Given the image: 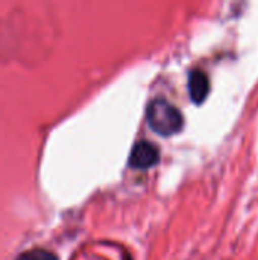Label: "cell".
Here are the masks:
<instances>
[{"instance_id": "obj_1", "label": "cell", "mask_w": 258, "mask_h": 260, "mask_svg": "<svg viewBox=\"0 0 258 260\" xmlns=\"http://www.w3.org/2000/svg\"><path fill=\"white\" fill-rule=\"evenodd\" d=\"M146 120L149 128L163 137L175 136L184 128V117L181 111L164 98H155L148 104Z\"/></svg>"}, {"instance_id": "obj_2", "label": "cell", "mask_w": 258, "mask_h": 260, "mask_svg": "<svg viewBox=\"0 0 258 260\" xmlns=\"http://www.w3.org/2000/svg\"><path fill=\"white\" fill-rule=\"evenodd\" d=\"M160 151L158 148L146 140L137 142L129 154V166L137 171H148L158 165Z\"/></svg>"}, {"instance_id": "obj_3", "label": "cell", "mask_w": 258, "mask_h": 260, "mask_svg": "<svg viewBox=\"0 0 258 260\" xmlns=\"http://www.w3.org/2000/svg\"><path fill=\"white\" fill-rule=\"evenodd\" d=\"M210 93V79L202 70H192L189 75V94L198 105L204 104Z\"/></svg>"}, {"instance_id": "obj_4", "label": "cell", "mask_w": 258, "mask_h": 260, "mask_svg": "<svg viewBox=\"0 0 258 260\" xmlns=\"http://www.w3.org/2000/svg\"><path fill=\"white\" fill-rule=\"evenodd\" d=\"M17 260H58L56 256L47 250H43V248H33V250H29L26 253H23L21 256H18Z\"/></svg>"}]
</instances>
